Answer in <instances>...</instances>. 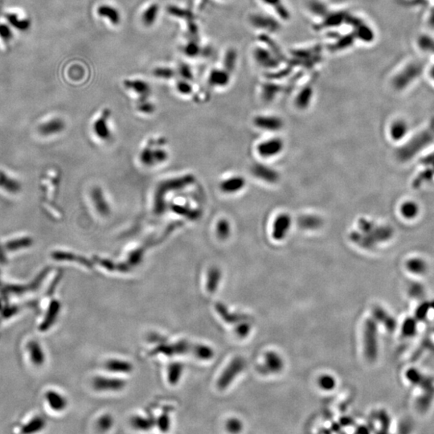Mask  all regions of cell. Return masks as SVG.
I'll use <instances>...</instances> for the list:
<instances>
[{"instance_id":"cell-12","label":"cell","mask_w":434,"mask_h":434,"mask_svg":"<svg viewBox=\"0 0 434 434\" xmlns=\"http://www.w3.org/2000/svg\"><path fill=\"white\" fill-rule=\"evenodd\" d=\"M110 112L108 110H105L103 114L93 122V133L100 141L106 142L109 141L111 137V131L108 125V118Z\"/></svg>"},{"instance_id":"cell-37","label":"cell","mask_w":434,"mask_h":434,"mask_svg":"<svg viewBox=\"0 0 434 434\" xmlns=\"http://www.w3.org/2000/svg\"><path fill=\"white\" fill-rule=\"evenodd\" d=\"M176 89L180 94L184 95V96L192 94V91H193L192 85L190 84L189 81L184 80V79L177 82Z\"/></svg>"},{"instance_id":"cell-15","label":"cell","mask_w":434,"mask_h":434,"mask_svg":"<svg viewBox=\"0 0 434 434\" xmlns=\"http://www.w3.org/2000/svg\"><path fill=\"white\" fill-rule=\"evenodd\" d=\"M97 15L100 18L107 19L114 26H118L121 23V15L119 10L110 4H101L97 8Z\"/></svg>"},{"instance_id":"cell-20","label":"cell","mask_w":434,"mask_h":434,"mask_svg":"<svg viewBox=\"0 0 434 434\" xmlns=\"http://www.w3.org/2000/svg\"><path fill=\"white\" fill-rule=\"evenodd\" d=\"M266 6L273 8L278 19L287 21L291 17L290 10L288 9L283 0H261Z\"/></svg>"},{"instance_id":"cell-3","label":"cell","mask_w":434,"mask_h":434,"mask_svg":"<svg viewBox=\"0 0 434 434\" xmlns=\"http://www.w3.org/2000/svg\"><path fill=\"white\" fill-rule=\"evenodd\" d=\"M404 269L413 277H424L430 270L428 260L421 255H412L404 262Z\"/></svg>"},{"instance_id":"cell-1","label":"cell","mask_w":434,"mask_h":434,"mask_svg":"<svg viewBox=\"0 0 434 434\" xmlns=\"http://www.w3.org/2000/svg\"><path fill=\"white\" fill-rule=\"evenodd\" d=\"M391 237V229L385 226L375 224L372 220L361 217L357 223V229L350 234V239L355 245L365 249H372L380 242Z\"/></svg>"},{"instance_id":"cell-4","label":"cell","mask_w":434,"mask_h":434,"mask_svg":"<svg viewBox=\"0 0 434 434\" xmlns=\"http://www.w3.org/2000/svg\"><path fill=\"white\" fill-rule=\"evenodd\" d=\"M292 224V217L288 213H283L277 215L272 225V237L277 241L286 239L291 229Z\"/></svg>"},{"instance_id":"cell-5","label":"cell","mask_w":434,"mask_h":434,"mask_svg":"<svg viewBox=\"0 0 434 434\" xmlns=\"http://www.w3.org/2000/svg\"><path fill=\"white\" fill-rule=\"evenodd\" d=\"M252 57L257 65L266 69H273L278 67L280 61L277 56L267 47L257 46L252 51Z\"/></svg>"},{"instance_id":"cell-13","label":"cell","mask_w":434,"mask_h":434,"mask_svg":"<svg viewBox=\"0 0 434 434\" xmlns=\"http://www.w3.org/2000/svg\"><path fill=\"white\" fill-rule=\"evenodd\" d=\"M421 206L414 199H406L403 201L399 207L400 216L407 221L417 220L421 215Z\"/></svg>"},{"instance_id":"cell-32","label":"cell","mask_w":434,"mask_h":434,"mask_svg":"<svg viewBox=\"0 0 434 434\" xmlns=\"http://www.w3.org/2000/svg\"><path fill=\"white\" fill-rule=\"evenodd\" d=\"M359 27L357 28L356 36L359 39L364 41H371L374 38V33L372 29L368 27V25H364L363 23H358Z\"/></svg>"},{"instance_id":"cell-22","label":"cell","mask_w":434,"mask_h":434,"mask_svg":"<svg viewBox=\"0 0 434 434\" xmlns=\"http://www.w3.org/2000/svg\"><path fill=\"white\" fill-rule=\"evenodd\" d=\"M65 129V123L61 119H53L41 124L39 127V133L43 136H51L61 133Z\"/></svg>"},{"instance_id":"cell-42","label":"cell","mask_w":434,"mask_h":434,"mask_svg":"<svg viewBox=\"0 0 434 434\" xmlns=\"http://www.w3.org/2000/svg\"><path fill=\"white\" fill-rule=\"evenodd\" d=\"M227 429L232 432H240L242 428L241 421L237 419H232L227 422Z\"/></svg>"},{"instance_id":"cell-25","label":"cell","mask_w":434,"mask_h":434,"mask_svg":"<svg viewBox=\"0 0 434 434\" xmlns=\"http://www.w3.org/2000/svg\"><path fill=\"white\" fill-rule=\"evenodd\" d=\"M0 188L9 193H17L20 191V184L14 178H10L8 174L0 171Z\"/></svg>"},{"instance_id":"cell-40","label":"cell","mask_w":434,"mask_h":434,"mask_svg":"<svg viewBox=\"0 0 434 434\" xmlns=\"http://www.w3.org/2000/svg\"><path fill=\"white\" fill-rule=\"evenodd\" d=\"M178 73L184 80L191 81L193 79V72L192 68L187 64H181L178 67Z\"/></svg>"},{"instance_id":"cell-11","label":"cell","mask_w":434,"mask_h":434,"mask_svg":"<svg viewBox=\"0 0 434 434\" xmlns=\"http://www.w3.org/2000/svg\"><path fill=\"white\" fill-rule=\"evenodd\" d=\"M246 180L241 175H233L224 178L220 183V190L226 195H234L242 191L246 186Z\"/></svg>"},{"instance_id":"cell-39","label":"cell","mask_w":434,"mask_h":434,"mask_svg":"<svg viewBox=\"0 0 434 434\" xmlns=\"http://www.w3.org/2000/svg\"><path fill=\"white\" fill-rule=\"evenodd\" d=\"M378 417H379V421H380L381 427H382V428H382L381 432H388L389 426H390L391 421L390 417H389L387 412H385V410H381V411L379 412V414H378Z\"/></svg>"},{"instance_id":"cell-23","label":"cell","mask_w":434,"mask_h":434,"mask_svg":"<svg viewBox=\"0 0 434 434\" xmlns=\"http://www.w3.org/2000/svg\"><path fill=\"white\" fill-rule=\"evenodd\" d=\"M266 371L269 373H278L284 367L283 359L277 353L269 351L266 354Z\"/></svg>"},{"instance_id":"cell-18","label":"cell","mask_w":434,"mask_h":434,"mask_svg":"<svg viewBox=\"0 0 434 434\" xmlns=\"http://www.w3.org/2000/svg\"><path fill=\"white\" fill-rule=\"evenodd\" d=\"M314 97V89L311 85L304 86L296 96L294 104L300 110L309 108Z\"/></svg>"},{"instance_id":"cell-43","label":"cell","mask_w":434,"mask_h":434,"mask_svg":"<svg viewBox=\"0 0 434 434\" xmlns=\"http://www.w3.org/2000/svg\"><path fill=\"white\" fill-rule=\"evenodd\" d=\"M97 386L100 388L105 387V386H109L110 385V388H119L121 386V381H117V380H105V379H100V380L97 381Z\"/></svg>"},{"instance_id":"cell-36","label":"cell","mask_w":434,"mask_h":434,"mask_svg":"<svg viewBox=\"0 0 434 434\" xmlns=\"http://www.w3.org/2000/svg\"><path fill=\"white\" fill-rule=\"evenodd\" d=\"M29 350H30L31 356L33 358L35 364H40L43 363V361H44L43 352H42L40 346L37 345V343H31Z\"/></svg>"},{"instance_id":"cell-14","label":"cell","mask_w":434,"mask_h":434,"mask_svg":"<svg viewBox=\"0 0 434 434\" xmlns=\"http://www.w3.org/2000/svg\"><path fill=\"white\" fill-rule=\"evenodd\" d=\"M231 75L224 68H214L211 71L208 82L212 87L223 88L230 83Z\"/></svg>"},{"instance_id":"cell-2","label":"cell","mask_w":434,"mask_h":434,"mask_svg":"<svg viewBox=\"0 0 434 434\" xmlns=\"http://www.w3.org/2000/svg\"><path fill=\"white\" fill-rule=\"evenodd\" d=\"M364 354L369 362H375L378 357V325L374 318L365 321L364 329Z\"/></svg>"},{"instance_id":"cell-28","label":"cell","mask_w":434,"mask_h":434,"mask_svg":"<svg viewBox=\"0 0 434 434\" xmlns=\"http://www.w3.org/2000/svg\"><path fill=\"white\" fill-rule=\"evenodd\" d=\"M33 245V240L29 237H23L20 238L12 240L6 244V248L9 251H16L30 247Z\"/></svg>"},{"instance_id":"cell-45","label":"cell","mask_w":434,"mask_h":434,"mask_svg":"<svg viewBox=\"0 0 434 434\" xmlns=\"http://www.w3.org/2000/svg\"><path fill=\"white\" fill-rule=\"evenodd\" d=\"M249 330H250V326L249 325L247 324V323H245V324L241 325V326L238 327L237 329V333L240 336H246L249 333Z\"/></svg>"},{"instance_id":"cell-34","label":"cell","mask_w":434,"mask_h":434,"mask_svg":"<svg viewBox=\"0 0 434 434\" xmlns=\"http://www.w3.org/2000/svg\"><path fill=\"white\" fill-rule=\"evenodd\" d=\"M153 75L160 79H171L174 76V71L168 67H158L153 71Z\"/></svg>"},{"instance_id":"cell-17","label":"cell","mask_w":434,"mask_h":434,"mask_svg":"<svg viewBox=\"0 0 434 434\" xmlns=\"http://www.w3.org/2000/svg\"><path fill=\"white\" fill-rule=\"evenodd\" d=\"M298 224L301 229L315 231L322 227L323 220L318 215L304 214L298 217Z\"/></svg>"},{"instance_id":"cell-30","label":"cell","mask_w":434,"mask_h":434,"mask_svg":"<svg viewBox=\"0 0 434 434\" xmlns=\"http://www.w3.org/2000/svg\"><path fill=\"white\" fill-rule=\"evenodd\" d=\"M237 54L235 49L227 50L224 58V68L231 73L237 65Z\"/></svg>"},{"instance_id":"cell-38","label":"cell","mask_w":434,"mask_h":434,"mask_svg":"<svg viewBox=\"0 0 434 434\" xmlns=\"http://www.w3.org/2000/svg\"><path fill=\"white\" fill-rule=\"evenodd\" d=\"M167 12H169L170 15H174V17L188 18L192 16V12L183 9V8H178V7L174 6V5L169 6L167 8Z\"/></svg>"},{"instance_id":"cell-35","label":"cell","mask_w":434,"mask_h":434,"mask_svg":"<svg viewBox=\"0 0 434 434\" xmlns=\"http://www.w3.org/2000/svg\"><path fill=\"white\" fill-rule=\"evenodd\" d=\"M201 48L199 44L195 41L188 42L186 45L184 46V53L187 57H195L200 54Z\"/></svg>"},{"instance_id":"cell-16","label":"cell","mask_w":434,"mask_h":434,"mask_svg":"<svg viewBox=\"0 0 434 434\" xmlns=\"http://www.w3.org/2000/svg\"><path fill=\"white\" fill-rule=\"evenodd\" d=\"M125 89H130L139 95L142 99L146 98L150 94L151 89L149 83L141 79H129L125 80L123 83Z\"/></svg>"},{"instance_id":"cell-44","label":"cell","mask_w":434,"mask_h":434,"mask_svg":"<svg viewBox=\"0 0 434 434\" xmlns=\"http://www.w3.org/2000/svg\"><path fill=\"white\" fill-rule=\"evenodd\" d=\"M154 107H153V105L150 104V103H142L139 105V110H140L141 112H145L146 114H148V113L153 112V110H154Z\"/></svg>"},{"instance_id":"cell-19","label":"cell","mask_w":434,"mask_h":434,"mask_svg":"<svg viewBox=\"0 0 434 434\" xmlns=\"http://www.w3.org/2000/svg\"><path fill=\"white\" fill-rule=\"evenodd\" d=\"M374 319L376 322H380L389 332L394 331L396 327V321L387 311L379 307H375L373 309Z\"/></svg>"},{"instance_id":"cell-7","label":"cell","mask_w":434,"mask_h":434,"mask_svg":"<svg viewBox=\"0 0 434 434\" xmlns=\"http://www.w3.org/2000/svg\"><path fill=\"white\" fill-rule=\"evenodd\" d=\"M255 126L263 131L275 132L283 129L284 127V121L278 116L259 114L253 118Z\"/></svg>"},{"instance_id":"cell-10","label":"cell","mask_w":434,"mask_h":434,"mask_svg":"<svg viewBox=\"0 0 434 434\" xmlns=\"http://www.w3.org/2000/svg\"><path fill=\"white\" fill-rule=\"evenodd\" d=\"M245 361L242 358H236L232 361L229 366L226 368L224 373L219 380V386L220 389H224L231 384L232 381L235 379L238 374L242 372L245 368Z\"/></svg>"},{"instance_id":"cell-9","label":"cell","mask_w":434,"mask_h":434,"mask_svg":"<svg viewBox=\"0 0 434 434\" xmlns=\"http://www.w3.org/2000/svg\"><path fill=\"white\" fill-rule=\"evenodd\" d=\"M251 172L257 178L268 184H276L280 180V174L277 170L262 163H255L252 165Z\"/></svg>"},{"instance_id":"cell-31","label":"cell","mask_w":434,"mask_h":434,"mask_svg":"<svg viewBox=\"0 0 434 434\" xmlns=\"http://www.w3.org/2000/svg\"><path fill=\"white\" fill-rule=\"evenodd\" d=\"M310 11L316 15L326 16L328 14V8L324 3L319 0H312L309 4Z\"/></svg>"},{"instance_id":"cell-27","label":"cell","mask_w":434,"mask_h":434,"mask_svg":"<svg viewBox=\"0 0 434 434\" xmlns=\"http://www.w3.org/2000/svg\"><path fill=\"white\" fill-rule=\"evenodd\" d=\"M93 192H92V198H93V205H94L96 210L98 211V213L100 214L107 215L105 210L107 211V213H109V206L107 202L105 201L104 198L103 196V193L100 192L99 188H93Z\"/></svg>"},{"instance_id":"cell-24","label":"cell","mask_w":434,"mask_h":434,"mask_svg":"<svg viewBox=\"0 0 434 434\" xmlns=\"http://www.w3.org/2000/svg\"><path fill=\"white\" fill-rule=\"evenodd\" d=\"M160 5L157 3L150 4L142 14V24L146 27H152L157 21L160 14Z\"/></svg>"},{"instance_id":"cell-8","label":"cell","mask_w":434,"mask_h":434,"mask_svg":"<svg viewBox=\"0 0 434 434\" xmlns=\"http://www.w3.org/2000/svg\"><path fill=\"white\" fill-rule=\"evenodd\" d=\"M249 22L254 28L266 31L268 33H276L280 29L277 20L266 14H252L249 17Z\"/></svg>"},{"instance_id":"cell-26","label":"cell","mask_w":434,"mask_h":434,"mask_svg":"<svg viewBox=\"0 0 434 434\" xmlns=\"http://www.w3.org/2000/svg\"><path fill=\"white\" fill-rule=\"evenodd\" d=\"M215 233L219 239H227L232 234V225L229 220L224 218L217 220L215 225Z\"/></svg>"},{"instance_id":"cell-21","label":"cell","mask_w":434,"mask_h":434,"mask_svg":"<svg viewBox=\"0 0 434 434\" xmlns=\"http://www.w3.org/2000/svg\"><path fill=\"white\" fill-rule=\"evenodd\" d=\"M409 132V125L404 120L397 119L393 121L389 126L391 139L398 142L402 140Z\"/></svg>"},{"instance_id":"cell-6","label":"cell","mask_w":434,"mask_h":434,"mask_svg":"<svg viewBox=\"0 0 434 434\" xmlns=\"http://www.w3.org/2000/svg\"><path fill=\"white\" fill-rule=\"evenodd\" d=\"M285 142L280 138H271L262 141L257 146V152L265 159L276 157L283 151Z\"/></svg>"},{"instance_id":"cell-41","label":"cell","mask_w":434,"mask_h":434,"mask_svg":"<svg viewBox=\"0 0 434 434\" xmlns=\"http://www.w3.org/2000/svg\"><path fill=\"white\" fill-rule=\"evenodd\" d=\"M220 278V272L219 269H213L210 272V280H209V289L211 290H215L216 288V286L218 284L219 280Z\"/></svg>"},{"instance_id":"cell-33","label":"cell","mask_w":434,"mask_h":434,"mask_svg":"<svg viewBox=\"0 0 434 434\" xmlns=\"http://www.w3.org/2000/svg\"><path fill=\"white\" fill-rule=\"evenodd\" d=\"M319 385L323 390H333L336 385V379L330 375H322L319 379Z\"/></svg>"},{"instance_id":"cell-29","label":"cell","mask_w":434,"mask_h":434,"mask_svg":"<svg viewBox=\"0 0 434 434\" xmlns=\"http://www.w3.org/2000/svg\"><path fill=\"white\" fill-rule=\"evenodd\" d=\"M47 400L50 407L55 410H61L65 407V400L61 395L54 392H50L47 394Z\"/></svg>"},{"instance_id":"cell-46","label":"cell","mask_w":434,"mask_h":434,"mask_svg":"<svg viewBox=\"0 0 434 434\" xmlns=\"http://www.w3.org/2000/svg\"><path fill=\"white\" fill-rule=\"evenodd\" d=\"M4 262H6V257L4 255L2 246L0 245V263H4Z\"/></svg>"}]
</instances>
